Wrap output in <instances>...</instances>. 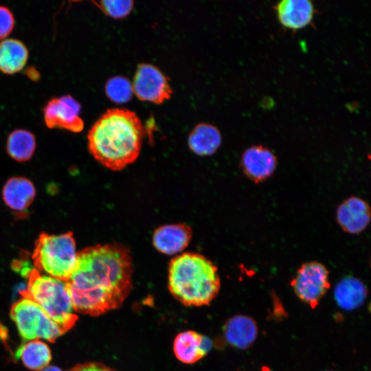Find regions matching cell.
Returning a JSON list of instances; mask_svg holds the SVG:
<instances>
[{
    "mask_svg": "<svg viewBox=\"0 0 371 371\" xmlns=\"http://www.w3.org/2000/svg\"><path fill=\"white\" fill-rule=\"evenodd\" d=\"M330 371H332V370H330Z\"/></svg>",
    "mask_w": 371,
    "mask_h": 371,
    "instance_id": "4316f807",
    "label": "cell"
},
{
    "mask_svg": "<svg viewBox=\"0 0 371 371\" xmlns=\"http://www.w3.org/2000/svg\"><path fill=\"white\" fill-rule=\"evenodd\" d=\"M144 136L143 124L134 112L111 109L90 129L88 147L102 166L120 170L138 157Z\"/></svg>",
    "mask_w": 371,
    "mask_h": 371,
    "instance_id": "7a4b0ae2",
    "label": "cell"
},
{
    "mask_svg": "<svg viewBox=\"0 0 371 371\" xmlns=\"http://www.w3.org/2000/svg\"><path fill=\"white\" fill-rule=\"evenodd\" d=\"M368 289L365 284L352 276L341 279L334 289V298L339 308L352 311L360 307L365 302Z\"/></svg>",
    "mask_w": 371,
    "mask_h": 371,
    "instance_id": "2e32d148",
    "label": "cell"
},
{
    "mask_svg": "<svg viewBox=\"0 0 371 371\" xmlns=\"http://www.w3.org/2000/svg\"><path fill=\"white\" fill-rule=\"evenodd\" d=\"M21 273L27 278V288L20 292L22 297L37 304L64 333L72 328L78 316L66 282L41 275L36 269L23 268Z\"/></svg>",
    "mask_w": 371,
    "mask_h": 371,
    "instance_id": "277c9868",
    "label": "cell"
},
{
    "mask_svg": "<svg viewBox=\"0 0 371 371\" xmlns=\"http://www.w3.org/2000/svg\"><path fill=\"white\" fill-rule=\"evenodd\" d=\"M80 104L67 95L49 100L44 109V120L48 128L80 132L84 123L79 114Z\"/></svg>",
    "mask_w": 371,
    "mask_h": 371,
    "instance_id": "9c48e42d",
    "label": "cell"
},
{
    "mask_svg": "<svg viewBox=\"0 0 371 371\" xmlns=\"http://www.w3.org/2000/svg\"><path fill=\"white\" fill-rule=\"evenodd\" d=\"M133 91L142 101L163 103L170 98L172 90L166 77L152 65H140L132 85Z\"/></svg>",
    "mask_w": 371,
    "mask_h": 371,
    "instance_id": "ba28073f",
    "label": "cell"
},
{
    "mask_svg": "<svg viewBox=\"0 0 371 371\" xmlns=\"http://www.w3.org/2000/svg\"><path fill=\"white\" fill-rule=\"evenodd\" d=\"M36 190L33 183L21 177L10 178L3 189V199L12 210L22 211L27 209L34 199Z\"/></svg>",
    "mask_w": 371,
    "mask_h": 371,
    "instance_id": "e0dca14e",
    "label": "cell"
},
{
    "mask_svg": "<svg viewBox=\"0 0 371 371\" xmlns=\"http://www.w3.org/2000/svg\"><path fill=\"white\" fill-rule=\"evenodd\" d=\"M336 220L345 232L350 234H360L370 223V206L366 201L358 196H350L337 207Z\"/></svg>",
    "mask_w": 371,
    "mask_h": 371,
    "instance_id": "8fae6325",
    "label": "cell"
},
{
    "mask_svg": "<svg viewBox=\"0 0 371 371\" xmlns=\"http://www.w3.org/2000/svg\"><path fill=\"white\" fill-rule=\"evenodd\" d=\"M35 148L34 135L28 131L15 130L8 136L7 151L12 158L18 161L29 160L32 157Z\"/></svg>",
    "mask_w": 371,
    "mask_h": 371,
    "instance_id": "44dd1931",
    "label": "cell"
},
{
    "mask_svg": "<svg viewBox=\"0 0 371 371\" xmlns=\"http://www.w3.org/2000/svg\"><path fill=\"white\" fill-rule=\"evenodd\" d=\"M168 289L186 306L209 305L218 295L221 281L216 266L196 253H184L168 267Z\"/></svg>",
    "mask_w": 371,
    "mask_h": 371,
    "instance_id": "3957f363",
    "label": "cell"
},
{
    "mask_svg": "<svg viewBox=\"0 0 371 371\" xmlns=\"http://www.w3.org/2000/svg\"><path fill=\"white\" fill-rule=\"evenodd\" d=\"M192 236V229L186 224L166 225L155 231L153 243L158 251L172 255L182 251L189 245Z\"/></svg>",
    "mask_w": 371,
    "mask_h": 371,
    "instance_id": "5bb4252c",
    "label": "cell"
},
{
    "mask_svg": "<svg viewBox=\"0 0 371 371\" xmlns=\"http://www.w3.org/2000/svg\"><path fill=\"white\" fill-rule=\"evenodd\" d=\"M100 8L108 16L113 18H122L127 16L133 8V1H102Z\"/></svg>",
    "mask_w": 371,
    "mask_h": 371,
    "instance_id": "603a6c76",
    "label": "cell"
},
{
    "mask_svg": "<svg viewBox=\"0 0 371 371\" xmlns=\"http://www.w3.org/2000/svg\"><path fill=\"white\" fill-rule=\"evenodd\" d=\"M70 371H117L100 363H87L79 364Z\"/></svg>",
    "mask_w": 371,
    "mask_h": 371,
    "instance_id": "d4e9b609",
    "label": "cell"
},
{
    "mask_svg": "<svg viewBox=\"0 0 371 371\" xmlns=\"http://www.w3.org/2000/svg\"><path fill=\"white\" fill-rule=\"evenodd\" d=\"M28 58V51L20 41L4 39L0 43V71L13 74L23 69Z\"/></svg>",
    "mask_w": 371,
    "mask_h": 371,
    "instance_id": "ac0fdd59",
    "label": "cell"
},
{
    "mask_svg": "<svg viewBox=\"0 0 371 371\" xmlns=\"http://www.w3.org/2000/svg\"><path fill=\"white\" fill-rule=\"evenodd\" d=\"M221 135L214 126L208 124L197 125L190 134V148L199 155L214 153L221 144Z\"/></svg>",
    "mask_w": 371,
    "mask_h": 371,
    "instance_id": "d6986e66",
    "label": "cell"
},
{
    "mask_svg": "<svg viewBox=\"0 0 371 371\" xmlns=\"http://www.w3.org/2000/svg\"><path fill=\"white\" fill-rule=\"evenodd\" d=\"M38 371H63L61 369L54 366H47Z\"/></svg>",
    "mask_w": 371,
    "mask_h": 371,
    "instance_id": "484cf974",
    "label": "cell"
},
{
    "mask_svg": "<svg viewBox=\"0 0 371 371\" xmlns=\"http://www.w3.org/2000/svg\"><path fill=\"white\" fill-rule=\"evenodd\" d=\"M278 160L274 153L262 145L247 148L243 153L240 166L245 175L256 183L267 180L274 173Z\"/></svg>",
    "mask_w": 371,
    "mask_h": 371,
    "instance_id": "30bf717a",
    "label": "cell"
},
{
    "mask_svg": "<svg viewBox=\"0 0 371 371\" xmlns=\"http://www.w3.org/2000/svg\"><path fill=\"white\" fill-rule=\"evenodd\" d=\"M274 9L281 25L292 30L309 25L315 13V6L309 0H283Z\"/></svg>",
    "mask_w": 371,
    "mask_h": 371,
    "instance_id": "7c38bea8",
    "label": "cell"
},
{
    "mask_svg": "<svg viewBox=\"0 0 371 371\" xmlns=\"http://www.w3.org/2000/svg\"><path fill=\"white\" fill-rule=\"evenodd\" d=\"M129 249L120 243L97 245L77 253L66 282L75 311L98 316L120 308L133 288Z\"/></svg>",
    "mask_w": 371,
    "mask_h": 371,
    "instance_id": "6da1fadb",
    "label": "cell"
},
{
    "mask_svg": "<svg viewBox=\"0 0 371 371\" xmlns=\"http://www.w3.org/2000/svg\"><path fill=\"white\" fill-rule=\"evenodd\" d=\"M10 316L25 341L42 339L54 341L64 333L37 304L26 297L12 305Z\"/></svg>",
    "mask_w": 371,
    "mask_h": 371,
    "instance_id": "8992f818",
    "label": "cell"
},
{
    "mask_svg": "<svg viewBox=\"0 0 371 371\" xmlns=\"http://www.w3.org/2000/svg\"><path fill=\"white\" fill-rule=\"evenodd\" d=\"M290 284L296 296L313 308L330 286L329 271L319 262H307L300 267Z\"/></svg>",
    "mask_w": 371,
    "mask_h": 371,
    "instance_id": "52a82bcc",
    "label": "cell"
},
{
    "mask_svg": "<svg viewBox=\"0 0 371 371\" xmlns=\"http://www.w3.org/2000/svg\"><path fill=\"white\" fill-rule=\"evenodd\" d=\"M105 90L108 98L119 104L128 102L133 92L129 80L121 76L109 79L106 82Z\"/></svg>",
    "mask_w": 371,
    "mask_h": 371,
    "instance_id": "7402d4cb",
    "label": "cell"
},
{
    "mask_svg": "<svg viewBox=\"0 0 371 371\" xmlns=\"http://www.w3.org/2000/svg\"><path fill=\"white\" fill-rule=\"evenodd\" d=\"M14 25V16L10 10L4 6H0V40L10 34Z\"/></svg>",
    "mask_w": 371,
    "mask_h": 371,
    "instance_id": "cb8c5ba5",
    "label": "cell"
},
{
    "mask_svg": "<svg viewBox=\"0 0 371 371\" xmlns=\"http://www.w3.org/2000/svg\"><path fill=\"white\" fill-rule=\"evenodd\" d=\"M32 259L37 271L54 278L67 282L76 265V241L71 232L50 235L40 234L35 243Z\"/></svg>",
    "mask_w": 371,
    "mask_h": 371,
    "instance_id": "5b68a950",
    "label": "cell"
},
{
    "mask_svg": "<svg viewBox=\"0 0 371 371\" xmlns=\"http://www.w3.org/2000/svg\"><path fill=\"white\" fill-rule=\"evenodd\" d=\"M14 357L28 369L38 371L48 365L52 354L45 342L34 339L21 344L16 350Z\"/></svg>",
    "mask_w": 371,
    "mask_h": 371,
    "instance_id": "ffe728a7",
    "label": "cell"
},
{
    "mask_svg": "<svg viewBox=\"0 0 371 371\" xmlns=\"http://www.w3.org/2000/svg\"><path fill=\"white\" fill-rule=\"evenodd\" d=\"M223 334L232 346L244 350L255 341L258 327L253 318L247 315H236L226 322L223 327Z\"/></svg>",
    "mask_w": 371,
    "mask_h": 371,
    "instance_id": "9a60e30c",
    "label": "cell"
},
{
    "mask_svg": "<svg viewBox=\"0 0 371 371\" xmlns=\"http://www.w3.org/2000/svg\"><path fill=\"white\" fill-rule=\"evenodd\" d=\"M211 348V340L194 330L179 333L173 342L175 357L186 364L196 363L205 356Z\"/></svg>",
    "mask_w": 371,
    "mask_h": 371,
    "instance_id": "4fadbf2b",
    "label": "cell"
}]
</instances>
